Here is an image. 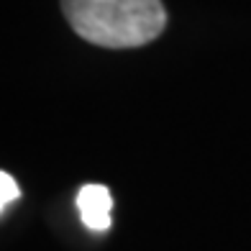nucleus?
Here are the masks:
<instances>
[{
    "label": "nucleus",
    "instance_id": "obj_1",
    "mask_svg": "<svg viewBox=\"0 0 251 251\" xmlns=\"http://www.w3.org/2000/svg\"><path fill=\"white\" fill-rule=\"evenodd\" d=\"M67 24L77 36L105 49H131L164 31L162 0H62Z\"/></svg>",
    "mask_w": 251,
    "mask_h": 251
},
{
    "label": "nucleus",
    "instance_id": "obj_2",
    "mask_svg": "<svg viewBox=\"0 0 251 251\" xmlns=\"http://www.w3.org/2000/svg\"><path fill=\"white\" fill-rule=\"evenodd\" d=\"M77 208L82 215V223L90 231H108L110 228V210L113 195L102 185H85L77 192Z\"/></svg>",
    "mask_w": 251,
    "mask_h": 251
},
{
    "label": "nucleus",
    "instance_id": "obj_3",
    "mask_svg": "<svg viewBox=\"0 0 251 251\" xmlns=\"http://www.w3.org/2000/svg\"><path fill=\"white\" fill-rule=\"evenodd\" d=\"M0 190H3V192H0V205L8 208V202L18 198V185H16V179L10 177L8 172L0 175Z\"/></svg>",
    "mask_w": 251,
    "mask_h": 251
}]
</instances>
